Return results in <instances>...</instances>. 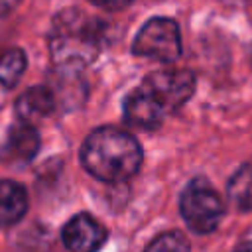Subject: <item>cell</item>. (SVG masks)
<instances>
[{
	"label": "cell",
	"instance_id": "12",
	"mask_svg": "<svg viewBox=\"0 0 252 252\" xmlns=\"http://www.w3.org/2000/svg\"><path fill=\"white\" fill-rule=\"evenodd\" d=\"M226 193H228L230 203L238 211H242V213L252 211V165L250 163L240 165L232 173V177L226 185Z\"/></svg>",
	"mask_w": 252,
	"mask_h": 252
},
{
	"label": "cell",
	"instance_id": "17",
	"mask_svg": "<svg viewBox=\"0 0 252 252\" xmlns=\"http://www.w3.org/2000/svg\"><path fill=\"white\" fill-rule=\"evenodd\" d=\"M232 252H252V240H244V242H240Z\"/></svg>",
	"mask_w": 252,
	"mask_h": 252
},
{
	"label": "cell",
	"instance_id": "5",
	"mask_svg": "<svg viewBox=\"0 0 252 252\" xmlns=\"http://www.w3.org/2000/svg\"><path fill=\"white\" fill-rule=\"evenodd\" d=\"M140 89L161 108L163 114L181 108L195 93V75L187 69H163L150 73Z\"/></svg>",
	"mask_w": 252,
	"mask_h": 252
},
{
	"label": "cell",
	"instance_id": "10",
	"mask_svg": "<svg viewBox=\"0 0 252 252\" xmlns=\"http://www.w3.org/2000/svg\"><path fill=\"white\" fill-rule=\"evenodd\" d=\"M57 108L55 104V96L49 91L47 85H37V87H30L24 94H20V98L16 100V112L22 120L26 122H35L41 120L45 116H49L53 110Z\"/></svg>",
	"mask_w": 252,
	"mask_h": 252
},
{
	"label": "cell",
	"instance_id": "1",
	"mask_svg": "<svg viewBox=\"0 0 252 252\" xmlns=\"http://www.w3.org/2000/svg\"><path fill=\"white\" fill-rule=\"evenodd\" d=\"M108 41V22L79 8L61 10L49 30V51L55 65L83 69L93 63Z\"/></svg>",
	"mask_w": 252,
	"mask_h": 252
},
{
	"label": "cell",
	"instance_id": "4",
	"mask_svg": "<svg viewBox=\"0 0 252 252\" xmlns=\"http://www.w3.org/2000/svg\"><path fill=\"white\" fill-rule=\"evenodd\" d=\"M132 53L161 63H173L181 55V33L175 20L171 18L148 20L138 30L132 41Z\"/></svg>",
	"mask_w": 252,
	"mask_h": 252
},
{
	"label": "cell",
	"instance_id": "9",
	"mask_svg": "<svg viewBox=\"0 0 252 252\" xmlns=\"http://www.w3.org/2000/svg\"><path fill=\"white\" fill-rule=\"evenodd\" d=\"M124 120L140 130H156L161 126L165 114L161 108L140 89L136 87L126 98H124Z\"/></svg>",
	"mask_w": 252,
	"mask_h": 252
},
{
	"label": "cell",
	"instance_id": "16",
	"mask_svg": "<svg viewBox=\"0 0 252 252\" xmlns=\"http://www.w3.org/2000/svg\"><path fill=\"white\" fill-rule=\"evenodd\" d=\"M20 2H22V0H0V18L12 14V12L20 6Z\"/></svg>",
	"mask_w": 252,
	"mask_h": 252
},
{
	"label": "cell",
	"instance_id": "3",
	"mask_svg": "<svg viewBox=\"0 0 252 252\" xmlns=\"http://www.w3.org/2000/svg\"><path fill=\"white\" fill-rule=\"evenodd\" d=\"M179 211L189 230L197 234H209L219 226L224 215V205L209 179L193 177L181 193Z\"/></svg>",
	"mask_w": 252,
	"mask_h": 252
},
{
	"label": "cell",
	"instance_id": "6",
	"mask_svg": "<svg viewBox=\"0 0 252 252\" xmlns=\"http://www.w3.org/2000/svg\"><path fill=\"white\" fill-rule=\"evenodd\" d=\"M61 240L69 252H98L106 242V228L89 213H79L67 220Z\"/></svg>",
	"mask_w": 252,
	"mask_h": 252
},
{
	"label": "cell",
	"instance_id": "11",
	"mask_svg": "<svg viewBox=\"0 0 252 252\" xmlns=\"http://www.w3.org/2000/svg\"><path fill=\"white\" fill-rule=\"evenodd\" d=\"M28 213V191L22 183L0 179V226L16 224Z\"/></svg>",
	"mask_w": 252,
	"mask_h": 252
},
{
	"label": "cell",
	"instance_id": "14",
	"mask_svg": "<svg viewBox=\"0 0 252 252\" xmlns=\"http://www.w3.org/2000/svg\"><path fill=\"white\" fill-rule=\"evenodd\" d=\"M144 252H189V242L183 232L179 230H167L156 236Z\"/></svg>",
	"mask_w": 252,
	"mask_h": 252
},
{
	"label": "cell",
	"instance_id": "13",
	"mask_svg": "<svg viewBox=\"0 0 252 252\" xmlns=\"http://www.w3.org/2000/svg\"><path fill=\"white\" fill-rule=\"evenodd\" d=\"M28 65L26 53L20 47H6L0 51V85L4 89L16 87Z\"/></svg>",
	"mask_w": 252,
	"mask_h": 252
},
{
	"label": "cell",
	"instance_id": "2",
	"mask_svg": "<svg viewBox=\"0 0 252 252\" xmlns=\"http://www.w3.org/2000/svg\"><path fill=\"white\" fill-rule=\"evenodd\" d=\"M142 148L138 140L116 126L93 130L81 146L83 167L100 181L118 183L134 177L142 165Z\"/></svg>",
	"mask_w": 252,
	"mask_h": 252
},
{
	"label": "cell",
	"instance_id": "7",
	"mask_svg": "<svg viewBox=\"0 0 252 252\" xmlns=\"http://www.w3.org/2000/svg\"><path fill=\"white\" fill-rule=\"evenodd\" d=\"M37 150H39V132L33 128L32 122L22 120L8 130L0 150V158L12 165H24L35 158Z\"/></svg>",
	"mask_w": 252,
	"mask_h": 252
},
{
	"label": "cell",
	"instance_id": "15",
	"mask_svg": "<svg viewBox=\"0 0 252 252\" xmlns=\"http://www.w3.org/2000/svg\"><path fill=\"white\" fill-rule=\"evenodd\" d=\"M89 2L94 4V6L106 8V10H122L126 6H130L134 0H89Z\"/></svg>",
	"mask_w": 252,
	"mask_h": 252
},
{
	"label": "cell",
	"instance_id": "8",
	"mask_svg": "<svg viewBox=\"0 0 252 252\" xmlns=\"http://www.w3.org/2000/svg\"><path fill=\"white\" fill-rule=\"evenodd\" d=\"M81 69L57 65V69L49 75V91L55 96V104L65 110L79 106L87 96V85L79 73Z\"/></svg>",
	"mask_w": 252,
	"mask_h": 252
}]
</instances>
